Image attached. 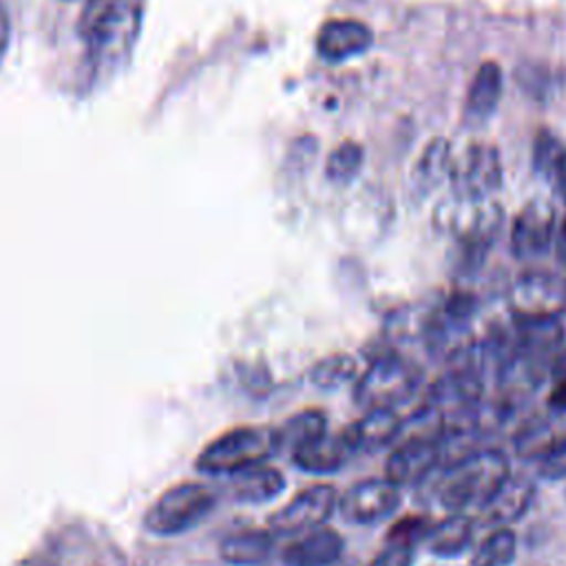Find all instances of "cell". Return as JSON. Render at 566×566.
<instances>
[{
  "label": "cell",
  "instance_id": "6da1fadb",
  "mask_svg": "<svg viewBox=\"0 0 566 566\" xmlns=\"http://www.w3.org/2000/svg\"><path fill=\"white\" fill-rule=\"evenodd\" d=\"M144 0H88L77 24L93 71L113 69L133 49Z\"/></svg>",
  "mask_w": 566,
  "mask_h": 566
},
{
  "label": "cell",
  "instance_id": "7a4b0ae2",
  "mask_svg": "<svg viewBox=\"0 0 566 566\" xmlns=\"http://www.w3.org/2000/svg\"><path fill=\"white\" fill-rule=\"evenodd\" d=\"M509 475V458L502 451H473L447 467V475L438 489V500L449 513H464L473 506L482 509Z\"/></svg>",
  "mask_w": 566,
  "mask_h": 566
},
{
  "label": "cell",
  "instance_id": "3957f363",
  "mask_svg": "<svg viewBox=\"0 0 566 566\" xmlns=\"http://www.w3.org/2000/svg\"><path fill=\"white\" fill-rule=\"evenodd\" d=\"M281 449L279 429L270 424L234 427L203 447L195 467L201 473H237L261 464Z\"/></svg>",
  "mask_w": 566,
  "mask_h": 566
},
{
  "label": "cell",
  "instance_id": "277c9868",
  "mask_svg": "<svg viewBox=\"0 0 566 566\" xmlns=\"http://www.w3.org/2000/svg\"><path fill=\"white\" fill-rule=\"evenodd\" d=\"M420 380L418 367L396 352L376 356L356 378L354 400L363 409L391 407L409 400Z\"/></svg>",
  "mask_w": 566,
  "mask_h": 566
},
{
  "label": "cell",
  "instance_id": "5b68a950",
  "mask_svg": "<svg viewBox=\"0 0 566 566\" xmlns=\"http://www.w3.org/2000/svg\"><path fill=\"white\" fill-rule=\"evenodd\" d=\"M217 504V493L197 482H184L164 491L146 511L144 526L155 535H177L197 526Z\"/></svg>",
  "mask_w": 566,
  "mask_h": 566
},
{
  "label": "cell",
  "instance_id": "8992f818",
  "mask_svg": "<svg viewBox=\"0 0 566 566\" xmlns=\"http://www.w3.org/2000/svg\"><path fill=\"white\" fill-rule=\"evenodd\" d=\"M515 321L557 318L566 310V279L544 270L522 272L506 292Z\"/></svg>",
  "mask_w": 566,
  "mask_h": 566
},
{
  "label": "cell",
  "instance_id": "52a82bcc",
  "mask_svg": "<svg viewBox=\"0 0 566 566\" xmlns=\"http://www.w3.org/2000/svg\"><path fill=\"white\" fill-rule=\"evenodd\" d=\"M502 221L500 208L489 199H460L447 214L444 226L451 237L462 245L469 259H482Z\"/></svg>",
  "mask_w": 566,
  "mask_h": 566
},
{
  "label": "cell",
  "instance_id": "ba28073f",
  "mask_svg": "<svg viewBox=\"0 0 566 566\" xmlns=\"http://www.w3.org/2000/svg\"><path fill=\"white\" fill-rule=\"evenodd\" d=\"M447 175L460 199H489L502 184L500 155L489 144H471L451 157Z\"/></svg>",
  "mask_w": 566,
  "mask_h": 566
},
{
  "label": "cell",
  "instance_id": "9c48e42d",
  "mask_svg": "<svg viewBox=\"0 0 566 566\" xmlns=\"http://www.w3.org/2000/svg\"><path fill=\"white\" fill-rule=\"evenodd\" d=\"M338 506V491L332 484H312L294 493L281 509L268 517L274 535H294L329 520Z\"/></svg>",
  "mask_w": 566,
  "mask_h": 566
},
{
  "label": "cell",
  "instance_id": "30bf717a",
  "mask_svg": "<svg viewBox=\"0 0 566 566\" xmlns=\"http://www.w3.org/2000/svg\"><path fill=\"white\" fill-rule=\"evenodd\" d=\"M400 506V486L387 478H367L352 484L338 497L340 515L352 524H374L394 515Z\"/></svg>",
  "mask_w": 566,
  "mask_h": 566
},
{
  "label": "cell",
  "instance_id": "8fae6325",
  "mask_svg": "<svg viewBox=\"0 0 566 566\" xmlns=\"http://www.w3.org/2000/svg\"><path fill=\"white\" fill-rule=\"evenodd\" d=\"M436 467H440V438L409 433L387 455L385 478L396 486H416Z\"/></svg>",
  "mask_w": 566,
  "mask_h": 566
},
{
  "label": "cell",
  "instance_id": "7c38bea8",
  "mask_svg": "<svg viewBox=\"0 0 566 566\" xmlns=\"http://www.w3.org/2000/svg\"><path fill=\"white\" fill-rule=\"evenodd\" d=\"M555 210L548 201L526 203L511 226L509 248L515 259H533L544 254L555 239Z\"/></svg>",
  "mask_w": 566,
  "mask_h": 566
},
{
  "label": "cell",
  "instance_id": "4fadbf2b",
  "mask_svg": "<svg viewBox=\"0 0 566 566\" xmlns=\"http://www.w3.org/2000/svg\"><path fill=\"white\" fill-rule=\"evenodd\" d=\"M345 548L343 535L325 524L303 531L281 548V562L285 566H332L340 559Z\"/></svg>",
  "mask_w": 566,
  "mask_h": 566
},
{
  "label": "cell",
  "instance_id": "5bb4252c",
  "mask_svg": "<svg viewBox=\"0 0 566 566\" xmlns=\"http://www.w3.org/2000/svg\"><path fill=\"white\" fill-rule=\"evenodd\" d=\"M405 427V418L391 407L365 409V413L349 422L343 433L354 453L358 451H376L394 442Z\"/></svg>",
  "mask_w": 566,
  "mask_h": 566
},
{
  "label": "cell",
  "instance_id": "9a60e30c",
  "mask_svg": "<svg viewBox=\"0 0 566 566\" xmlns=\"http://www.w3.org/2000/svg\"><path fill=\"white\" fill-rule=\"evenodd\" d=\"M290 451L292 464L305 473H336L354 453L343 429L338 433L323 431L321 436L305 440Z\"/></svg>",
  "mask_w": 566,
  "mask_h": 566
},
{
  "label": "cell",
  "instance_id": "2e32d148",
  "mask_svg": "<svg viewBox=\"0 0 566 566\" xmlns=\"http://www.w3.org/2000/svg\"><path fill=\"white\" fill-rule=\"evenodd\" d=\"M371 29L358 20H347V18H338V20H329L318 29L316 35V51L321 53V57L329 60V62H338L345 60L349 55L363 53L371 46Z\"/></svg>",
  "mask_w": 566,
  "mask_h": 566
},
{
  "label": "cell",
  "instance_id": "e0dca14e",
  "mask_svg": "<svg viewBox=\"0 0 566 566\" xmlns=\"http://www.w3.org/2000/svg\"><path fill=\"white\" fill-rule=\"evenodd\" d=\"M537 486L533 480L522 475H509L497 491L489 497V502L482 506V517L489 524L506 526L509 522L520 520L531 504L535 502Z\"/></svg>",
  "mask_w": 566,
  "mask_h": 566
},
{
  "label": "cell",
  "instance_id": "ac0fdd59",
  "mask_svg": "<svg viewBox=\"0 0 566 566\" xmlns=\"http://www.w3.org/2000/svg\"><path fill=\"white\" fill-rule=\"evenodd\" d=\"M274 537L270 528H241L223 537L219 555L232 566H256L272 555Z\"/></svg>",
  "mask_w": 566,
  "mask_h": 566
},
{
  "label": "cell",
  "instance_id": "d6986e66",
  "mask_svg": "<svg viewBox=\"0 0 566 566\" xmlns=\"http://www.w3.org/2000/svg\"><path fill=\"white\" fill-rule=\"evenodd\" d=\"M232 495L245 504H263L274 500L285 489V475L265 462L232 473Z\"/></svg>",
  "mask_w": 566,
  "mask_h": 566
},
{
  "label": "cell",
  "instance_id": "ffe728a7",
  "mask_svg": "<svg viewBox=\"0 0 566 566\" xmlns=\"http://www.w3.org/2000/svg\"><path fill=\"white\" fill-rule=\"evenodd\" d=\"M473 539V520L464 513H451L438 524H431L424 544L438 557H455L469 548Z\"/></svg>",
  "mask_w": 566,
  "mask_h": 566
},
{
  "label": "cell",
  "instance_id": "44dd1931",
  "mask_svg": "<svg viewBox=\"0 0 566 566\" xmlns=\"http://www.w3.org/2000/svg\"><path fill=\"white\" fill-rule=\"evenodd\" d=\"M502 95V71L495 62H484L471 86H469V95H467V113L473 119H484L489 117Z\"/></svg>",
  "mask_w": 566,
  "mask_h": 566
},
{
  "label": "cell",
  "instance_id": "7402d4cb",
  "mask_svg": "<svg viewBox=\"0 0 566 566\" xmlns=\"http://www.w3.org/2000/svg\"><path fill=\"white\" fill-rule=\"evenodd\" d=\"M358 374V363L352 354L334 352L314 363L310 369V378L321 389H336L349 380H354Z\"/></svg>",
  "mask_w": 566,
  "mask_h": 566
},
{
  "label": "cell",
  "instance_id": "603a6c76",
  "mask_svg": "<svg viewBox=\"0 0 566 566\" xmlns=\"http://www.w3.org/2000/svg\"><path fill=\"white\" fill-rule=\"evenodd\" d=\"M517 551V535L509 526H497L471 555L469 566H509Z\"/></svg>",
  "mask_w": 566,
  "mask_h": 566
},
{
  "label": "cell",
  "instance_id": "cb8c5ba5",
  "mask_svg": "<svg viewBox=\"0 0 566 566\" xmlns=\"http://www.w3.org/2000/svg\"><path fill=\"white\" fill-rule=\"evenodd\" d=\"M279 429V438H281V449H294L296 444L312 440L316 436H321L323 431H327V416L321 409H303L298 413H294L292 418H287Z\"/></svg>",
  "mask_w": 566,
  "mask_h": 566
},
{
  "label": "cell",
  "instance_id": "d4e9b609",
  "mask_svg": "<svg viewBox=\"0 0 566 566\" xmlns=\"http://www.w3.org/2000/svg\"><path fill=\"white\" fill-rule=\"evenodd\" d=\"M449 161H451V153L444 139H436L427 146V150L422 153L420 161H418V170H416V181L422 184L424 188L436 186L442 175H447L449 170Z\"/></svg>",
  "mask_w": 566,
  "mask_h": 566
},
{
  "label": "cell",
  "instance_id": "484cf974",
  "mask_svg": "<svg viewBox=\"0 0 566 566\" xmlns=\"http://www.w3.org/2000/svg\"><path fill=\"white\" fill-rule=\"evenodd\" d=\"M557 433H553L551 424L542 418H535V420H528L526 424L520 427V431L515 433V449L520 455L524 458H539L546 447L553 442Z\"/></svg>",
  "mask_w": 566,
  "mask_h": 566
},
{
  "label": "cell",
  "instance_id": "4316f807",
  "mask_svg": "<svg viewBox=\"0 0 566 566\" xmlns=\"http://www.w3.org/2000/svg\"><path fill=\"white\" fill-rule=\"evenodd\" d=\"M360 161H363V150L358 144H340L327 159V177L334 179V181H345L349 177H354L360 168Z\"/></svg>",
  "mask_w": 566,
  "mask_h": 566
},
{
  "label": "cell",
  "instance_id": "83f0119b",
  "mask_svg": "<svg viewBox=\"0 0 566 566\" xmlns=\"http://www.w3.org/2000/svg\"><path fill=\"white\" fill-rule=\"evenodd\" d=\"M431 528L429 517L424 515H407L402 520H398L389 533H387V544H400V546H413L418 542H424L427 533Z\"/></svg>",
  "mask_w": 566,
  "mask_h": 566
},
{
  "label": "cell",
  "instance_id": "f1b7e54d",
  "mask_svg": "<svg viewBox=\"0 0 566 566\" xmlns=\"http://www.w3.org/2000/svg\"><path fill=\"white\" fill-rule=\"evenodd\" d=\"M537 473L544 480L566 478V433L555 436L546 451L537 458Z\"/></svg>",
  "mask_w": 566,
  "mask_h": 566
},
{
  "label": "cell",
  "instance_id": "f546056e",
  "mask_svg": "<svg viewBox=\"0 0 566 566\" xmlns=\"http://www.w3.org/2000/svg\"><path fill=\"white\" fill-rule=\"evenodd\" d=\"M551 376V391H548V407L555 411H566V349H559L548 369Z\"/></svg>",
  "mask_w": 566,
  "mask_h": 566
},
{
  "label": "cell",
  "instance_id": "4dcf8cb0",
  "mask_svg": "<svg viewBox=\"0 0 566 566\" xmlns=\"http://www.w3.org/2000/svg\"><path fill=\"white\" fill-rule=\"evenodd\" d=\"M413 546L387 544L367 566H413Z\"/></svg>",
  "mask_w": 566,
  "mask_h": 566
},
{
  "label": "cell",
  "instance_id": "1f68e13d",
  "mask_svg": "<svg viewBox=\"0 0 566 566\" xmlns=\"http://www.w3.org/2000/svg\"><path fill=\"white\" fill-rule=\"evenodd\" d=\"M9 38H11V22H9V13H7V7L0 2V62L7 53V46H9Z\"/></svg>",
  "mask_w": 566,
  "mask_h": 566
},
{
  "label": "cell",
  "instance_id": "d6a6232c",
  "mask_svg": "<svg viewBox=\"0 0 566 566\" xmlns=\"http://www.w3.org/2000/svg\"><path fill=\"white\" fill-rule=\"evenodd\" d=\"M551 175L555 177L557 188H559V192H562L564 199H566V150H562V155L557 157V161H555Z\"/></svg>",
  "mask_w": 566,
  "mask_h": 566
}]
</instances>
